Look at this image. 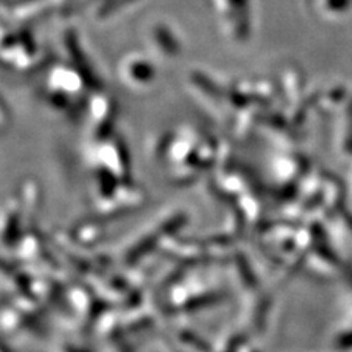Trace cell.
Instances as JSON below:
<instances>
[{"instance_id":"cell-1","label":"cell","mask_w":352,"mask_h":352,"mask_svg":"<svg viewBox=\"0 0 352 352\" xmlns=\"http://www.w3.org/2000/svg\"><path fill=\"white\" fill-rule=\"evenodd\" d=\"M125 69H131L135 72H125V80L128 81L126 84H132L137 87H142L151 84V81H154V68L151 66V63L142 58H135L129 60L125 65Z\"/></svg>"}]
</instances>
